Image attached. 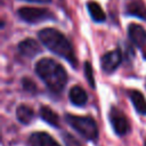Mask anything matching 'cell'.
Listing matches in <instances>:
<instances>
[{
    "mask_svg": "<svg viewBox=\"0 0 146 146\" xmlns=\"http://www.w3.org/2000/svg\"><path fill=\"white\" fill-rule=\"evenodd\" d=\"M122 60V52L120 49H114L111 51H107L100 58V65L104 72L106 73H112L114 72L119 65L121 64Z\"/></svg>",
    "mask_w": 146,
    "mask_h": 146,
    "instance_id": "cell-6",
    "label": "cell"
},
{
    "mask_svg": "<svg viewBox=\"0 0 146 146\" xmlns=\"http://www.w3.org/2000/svg\"><path fill=\"white\" fill-rule=\"evenodd\" d=\"M87 8H88V13H89L90 17L95 22L100 23V22H104L106 19V15H105L104 10L102 9V7L96 1H89L87 3Z\"/></svg>",
    "mask_w": 146,
    "mask_h": 146,
    "instance_id": "cell-13",
    "label": "cell"
},
{
    "mask_svg": "<svg viewBox=\"0 0 146 146\" xmlns=\"http://www.w3.org/2000/svg\"><path fill=\"white\" fill-rule=\"evenodd\" d=\"M83 71H84V75L88 80V83L91 88H95V79H94V73H92V67L91 64L89 62H84L83 65Z\"/></svg>",
    "mask_w": 146,
    "mask_h": 146,
    "instance_id": "cell-16",
    "label": "cell"
},
{
    "mask_svg": "<svg viewBox=\"0 0 146 146\" xmlns=\"http://www.w3.org/2000/svg\"><path fill=\"white\" fill-rule=\"evenodd\" d=\"M128 15L135 16L141 19H146V6L140 0H132L127 5V11Z\"/></svg>",
    "mask_w": 146,
    "mask_h": 146,
    "instance_id": "cell-11",
    "label": "cell"
},
{
    "mask_svg": "<svg viewBox=\"0 0 146 146\" xmlns=\"http://www.w3.org/2000/svg\"><path fill=\"white\" fill-rule=\"evenodd\" d=\"M16 117L21 123L29 124L34 117V112L27 105H19L16 110Z\"/></svg>",
    "mask_w": 146,
    "mask_h": 146,
    "instance_id": "cell-14",
    "label": "cell"
},
{
    "mask_svg": "<svg viewBox=\"0 0 146 146\" xmlns=\"http://www.w3.org/2000/svg\"><path fill=\"white\" fill-rule=\"evenodd\" d=\"M68 98H70V100L73 105L83 106L88 100V95L80 86H74L70 89Z\"/></svg>",
    "mask_w": 146,
    "mask_h": 146,
    "instance_id": "cell-10",
    "label": "cell"
},
{
    "mask_svg": "<svg viewBox=\"0 0 146 146\" xmlns=\"http://www.w3.org/2000/svg\"><path fill=\"white\" fill-rule=\"evenodd\" d=\"M34 71L48 87V89L55 94H59L66 86V71L59 63H57L52 58L43 57L39 59L34 66Z\"/></svg>",
    "mask_w": 146,
    "mask_h": 146,
    "instance_id": "cell-1",
    "label": "cell"
},
{
    "mask_svg": "<svg viewBox=\"0 0 146 146\" xmlns=\"http://www.w3.org/2000/svg\"><path fill=\"white\" fill-rule=\"evenodd\" d=\"M108 117H110L112 128L114 129L116 135L123 136V135H125L128 132V130H129L128 120H127V117L124 116V114L120 110H117L115 107H112L111 111H110Z\"/></svg>",
    "mask_w": 146,
    "mask_h": 146,
    "instance_id": "cell-5",
    "label": "cell"
},
{
    "mask_svg": "<svg viewBox=\"0 0 146 146\" xmlns=\"http://www.w3.org/2000/svg\"><path fill=\"white\" fill-rule=\"evenodd\" d=\"M63 139H64V143H65L66 146H81V144L73 136H71L67 132L63 133Z\"/></svg>",
    "mask_w": 146,
    "mask_h": 146,
    "instance_id": "cell-18",
    "label": "cell"
},
{
    "mask_svg": "<svg viewBox=\"0 0 146 146\" xmlns=\"http://www.w3.org/2000/svg\"><path fill=\"white\" fill-rule=\"evenodd\" d=\"M145 146H146V141H145Z\"/></svg>",
    "mask_w": 146,
    "mask_h": 146,
    "instance_id": "cell-20",
    "label": "cell"
},
{
    "mask_svg": "<svg viewBox=\"0 0 146 146\" xmlns=\"http://www.w3.org/2000/svg\"><path fill=\"white\" fill-rule=\"evenodd\" d=\"M66 122L76 130L81 136H83L86 139L94 140L98 137V128L95 122V120L90 116H78L73 114H66L65 115Z\"/></svg>",
    "mask_w": 146,
    "mask_h": 146,
    "instance_id": "cell-3",
    "label": "cell"
},
{
    "mask_svg": "<svg viewBox=\"0 0 146 146\" xmlns=\"http://www.w3.org/2000/svg\"><path fill=\"white\" fill-rule=\"evenodd\" d=\"M128 36L138 48H141L146 43V31L139 24L131 23L128 25Z\"/></svg>",
    "mask_w": 146,
    "mask_h": 146,
    "instance_id": "cell-7",
    "label": "cell"
},
{
    "mask_svg": "<svg viewBox=\"0 0 146 146\" xmlns=\"http://www.w3.org/2000/svg\"><path fill=\"white\" fill-rule=\"evenodd\" d=\"M39 114H40L41 119H42L43 121H46L47 123H49L50 125L56 127V128L59 127V117H58V115H57L50 107H48V106H42V107L40 108Z\"/></svg>",
    "mask_w": 146,
    "mask_h": 146,
    "instance_id": "cell-15",
    "label": "cell"
},
{
    "mask_svg": "<svg viewBox=\"0 0 146 146\" xmlns=\"http://www.w3.org/2000/svg\"><path fill=\"white\" fill-rule=\"evenodd\" d=\"M17 49L18 51L25 56V57H29V58H32L34 57L36 54H39L41 51V48L39 46V43L36 42V40L34 39H24L22 40L18 44H17Z\"/></svg>",
    "mask_w": 146,
    "mask_h": 146,
    "instance_id": "cell-8",
    "label": "cell"
},
{
    "mask_svg": "<svg viewBox=\"0 0 146 146\" xmlns=\"http://www.w3.org/2000/svg\"><path fill=\"white\" fill-rule=\"evenodd\" d=\"M23 1H29V2H39V3H49L51 0H23Z\"/></svg>",
    "mask_w": 146,
    "mask_h": 146,
    "instance_id": "cell-19",
    "label": "cell"
},
{
    "mask_svg": "<svg viewBox=\"0 0 146 146\" xmlns=\"http://www.w3.org/2000/svg\"><path fill=\"white\" fill-rule=\"evenodd\" d=\"M38 38L51 52L66 59L72 66L76 67L78 59L75 57L73 47L62 32L54 27H46L38 32Z\"/></svg>",
    "mask_w": 146,
    "mask_h": 146,
    "instance_id": "cell-2",
    "label": "cell"
},
{
    "mask_svg": "<svg viewBox=\"0 0 146 146\" xmlns=\"http://www.w3.org/2000/svg\"><path fill=\"white\" fill-rule=\"evenodd\" d=\"M18 17L29 23V24H36L44 21L55 19L54 13L46 8H36V7H21L17 10Z\"/></svg>",
    "mask_w": 146,
    "mask_h": 146,
    "instance_id": "cell-4",
    "label": "cell"
},
{
    "mask_svg": "<svg viewBox=\"0 0 146 146\" xmlns=\"http://www.w3.org/2000/svg\"><path fill=\"white\" fill-rule=\"evenodd\" d=\"M129 98L135 107V110L143 115H146V99L144 95L138 90H130Z\"/></svg>",
    "mask_w": 146,
    "mask_h": 146,
    "instance_id": "cell-12",
    "label": "cell"
},
{
    "mask_svg": "<svg viewBox=\"0 0 146 146\" xmlns=\"http://www.w3.org/2000/svg\"><path fill=\"white\" fill-rule=\"evenodd\" d=\"M29 145L30 146H60L50 135L47 132H33L29 137Z\"/></svg>",
    "mask_w": 146,
    "mask_h": 146,
    "instance_id": "cell-9",
    "label": "cell"
},
{
    "mask_svg": "<svg viewBox=\"0 0 146 146\" xmlns=\"http://www.w3.org/2000/svg\"><path fill=\"white\" fill-rule=\"evenodd\" d=\"M22 86H23L24 90L27 91V92L34 94L36 91V86L30 78H23L22 79Z\"/></svg>",
    "mask_w": 146,
    "mask_h": 146,
    "instance_id": "cell-17",
    "label": "cell"
}]
</instances>
